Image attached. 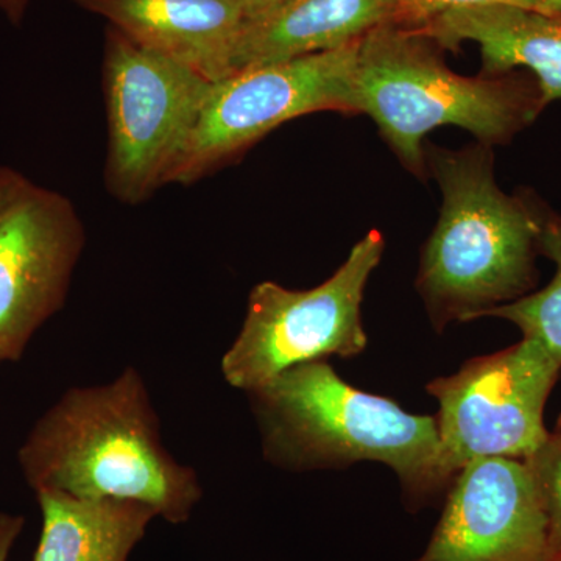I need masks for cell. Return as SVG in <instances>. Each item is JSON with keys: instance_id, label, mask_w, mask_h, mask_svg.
Instances as JSON below:
<instances>
[{"instance_id": "cell-1", "label": "cell", "mask_w": 561, "mask_h": 561, "mask_svg": "<svg viewBox=\"0 0 561 561\" xmlns=\"http://www.w3.org/2000/svg\"><path fill=\"white\" fill-rule=\"evenodd\" d=\"M18 460L35 493L136 501L169 524L190 522L203 500L197 471L165 448L135 367L113 381L65 391L28 432Z\"/></svg>"}, {"instance_id": "cell-2", "label": "cell", "mask_w": 561, "mask_h": 561, "mask_svg": "<svg viewBox=\"0 0 561 561\" xmlns=\"http://www.w3.org/2000/svg\"><path fill=\"white\" fill-rule=\"evenodd\" d=\"M247 394L262 451L276 467L302 472L379 461L397 472L411 511L451 486L435 416L357 390L327 360L297 365Z\"/></svg>"}, {"instance_id": "cell-3", "label": "cell", "mask_w": 561, "mask_h": 561, "mask_svg": "<svg viewBox=\"0 0 561 561\" xmlns=\"http://www.w3.org/2000/svg\"><path fill=\"white\" fill-rule=\"evenodd\" d=\"M443 192L440 219L421 256L416 289L435 330L471 321L527 295L535 284L537 198L512 197L494 180L490 146H430Z\"/></svg>"}, {"instance_id": "cell-4", "label": "cell", "mask_w": 561, "mask_h": 561, "mask_svg": "<svg viewBox=\"0 0 561 561\" xmlns=\"http://www.w3.org/2000/svg\"><path fill=\"white\" fill-rule=\"evenodd\" d=\"M442 51L424 33L387 22L359 41L354 68V113L368 114L420 176L427 172L423 139L434 128L456 125L491 147L511 140L542 111L537 81L513 72L461 77Z\"/></svg>"}, {"instance_id": "cell-5", "label": "cell", "mask_w": 561, "mask_h": 561, "mask_svg": "<svg viewBox=\"0 0 561 561\" xmlns=\"http://www.w3.org/2000/svg\"><path fill=\"white\" fill-rule=\"evenodd\" d=\"M214 81L106 28L103 88L108 114L106 187L138 205L168 184Z\"/></svg>"}, {"instance_id": "cell-6", "label": "cell", "mask_w": 561, "mask_h": 561, "mask_svg": "<svg viewBox=\"0 0 561 561\" xmlns=\"http://www.w3.org/2000/svg\"><path fill=\"white\" fill-rule=\"evenodd\" d=\"M383 249L381 232L373 230L313 289L290 290L272 280L256 284L241 331L221 357L225 381L249 393L297 365L360 354L367 346L362 301Z\"/></svg>"}, {"instance_id": "cell-7", "label": "cell", "mask_w": 561, "mask_h": 561, "mask_svg": "<svg viewBox=\"0 0 561 561\" xmlns=\"http://www.w3.org/2000/svg\"><path fill=\"white\" fill-rule=\"evenodd\" d=\"M357 49L359 41L214 81L168 184L203 179L295 117L317 111L354 113Z\"/></svg>"}, {"instance_id": "cell-8", "label": "cell", "mask_w": 561, "mask_h": 561, "mask_svg": "<svg viewBox=\"0 0 561 561\" xmlns=\"http://www.w3.org/2000/svg\"><path fill=\"white\" fill-rule=\"evenodd\" d=\"M561 365L537 342L468 360L426 390L438 401L443 465L451 478L479 459L527 460L548 440L542 413Z\"/></svg>"}, {"instance_id": "cell-9", "label": "cell", "mask_w": 561, "mask_h": 561, "mask_svg": "<svg viewBox=\"0 0 561 561\" xmlns=\"http://www.w3.org/2000/svg\"><path fill=\"white\" fill-rule=\"evenodd\" d=\"M84 243L73 203L25 181L0 216V364L20 360L60 311Z\"/></svg>"}, {"instance_id": "cell-10", "label": "cell", "mask_w": 561, "mask_h": 561, "mask_svg": "<svg viewBox=\"0 0 561 561\" xmlns=\"http://www.w3.org/2000/svg\"><path fill=\"white\" fill-rule=\"evenodd\" d=\"M415 561H549L548 522L526 461L486 457L465 465Z\"/></svg>"}, {"instance_id": "cell-11", "label": "cell", "mask_w": 561, "mask_h": 561, "mask_svg": "<svg viewBox=\"0 0 561 561\" xmlns=\"http://www.w3.org/2000/svg\"><path fill=\"white\" fill-rule=\"evenodd\" d=\"M146 49L210 81L230 77L242 11L231 0H70Z\"/></svg>"}, {"instance_id": "cell-12", "label": "cell", "mask_w": 561, "mask_h": 561, "mask_svg": "<svg viewBox=\"0 0 561 561\" xmlns=\"http://www.w3.org/2000/svg\"><path fill=\"white\" fill-rule=\"evenodd\" d=\"M415 31L430 36L442 49L478 44L481 76H507L518 68L530 70L540 90L542 110L561 101V14L489 3L448 11Z\"/></svg>"}, {"instance_id": "cell-13", "label": "cell", "mask_w": 561, "mask_h": 561, "mask_svg": "<svg viewBox=\"0 0 561 561\" xmlns=\"http://www.w3.org/2000/svg\"><path fill=\"white\" fill-rule=\"evenodd\" d=\"M391 18L390 0H283L243 21L232 44L230 76L342 49Z\"/></svg>"}, {"instance_id": "cell-14", "label": "cell", "mask_w": 561, "mask_h": 561, "mask_svg": "<svg viewBox=\"0 0 561 561\" xmlns=\"http://www.w3.org/2000/svg\"><path fill=\"white\" fill-rule=\"evenodd\" d=\"M43 529L32 561H128L157 513L125 500L36 491Z\"/></svg>"}, {"instance_id": "cell-15", "label": "cell", "mask_w": 561, "mask_h": 561, "mask_svg": "<svg viewBox=\"0 0 561 561\" xmlns=\"http://www.w3.org/2000/svg\"><path fill=\"white\" fill-rule=\"evenodd\" d=\"M538 253L556 264V276L545 289L497 306L483 317L512 321L524 339L537 342L561 365V216L538 202Z\"/></svg>"}, {"instance_id": "cell-16", "label": "cell", "mask_w": 561, "mask_h": 561, "mask_svg": "<svg viewBox=\"0 0 561 561\" xmlns=\"http://www.w3.org/2000/svg\"><path fill=\"white\" fill-rule=\"evenodd\" d=\"M526 461L548 522L549 561L561 556V440H548Z\"/></svg>"}, {"instance_id": "cell-17", "label": "cell", "mask_w": 561, "mask_h": 561, "mask_svg": "<svg viewBox=\"0 0 561 561\" xmlns=\"http://www.w3.org/2000/svg\"><path fill=\"white\" fill-rule=\"evenodd\" d=\"M390 3L391 13H393L391 24L408 28L424 27L435 18L442 16L448 11L489 5V3H508V5L540 10L534 0H390Z\"/></svg>"}, {"instance_id": "cell-18", "label": "cell", "mask_w": 561, "mask_h": 561, "mask_svg": "<svg viewBox=\"0 0 561 561\" xmlns=\"http://www.w3.org/2000/svg\"><path fill=\"white\" fill-rule=\"evenodd\" d=\"M24 516L0 512V561H9L18 538L24 530Z\"/></svg>"}, {"instance_id": "cell-19", "label": "cell", "mask_w": 561, "mask_h": 561, "mask_svg": "<svg viewBox=\"0 0 561 561\" xmlns=\"http://www.w3.org/2000/svg\"><path fill=\"white\" fill-rule=\"evenodd\" d=\"M25 181L27 179L22 173L10 168H0V216L10 205V202L13 201L18 191L24 186Z\"/></svg>"}, {"instance_id": "cell-20", "label": "cell", "mask_w": 561, "mask_h": 561, "mask_svg": "<svg viewBox=\"0 0 561 561\" xmlns=\"http://www.w3.org/2000/svg\"><path fill=\"white\" fill-rule=\"evenodd\" d=\"M31 2L32 0H0V11L5 14L11 24L20 25Z\"/></svg>"}, {"instance_id": "cell-21", "label": "cell", "mask_w": 561, "mask_h": 561, "mask_svg": "<svg viewBox=\"0 0 561 561\" xmlns=\"http://www.w3.org/2000/svg\"><path fill=\"white\" fill-rule=\"evenodd\" d=\"M231 2L242 11L243 18L249 20V18L262 13V11L272 9L273 5L283 2V0H231Z\"/></svg>"}, {"instance_id": "cell-22", "label": "cell", "mask_w": 561, "mask_h": 561, "mask_svg": "<svg viewBox=\"0 0 561 561\" xmlns=\"http://www.w3.org/2000/svg\"><path fill=\"white\" fill-rule=\"evenodd\" d=\"M534 2L546 13L561 14V0H534Z\"/></svg>"}, {"instance_id": "cell-23", "label": "cell", "mask_w": 561, "mask_h": 561, "mask_svg": "<svg viewBox=\"0 0 561 561\" xmlns=\"http://www.w3.org/2000/svg\"><path fill=\"white\" fill-rule=\"evenodd\" d=\"M553 437L560 438L561 440V416L559 423H557L556 431L552 432Z\"/></svg>"}, {"instance_id": "cell-24", "label": "cell", "mask_w": 561, "mask_h": 561, "mask_svg": "<svg viewBox=\"0 0 561 561\" xmlns=\"http://www.w3.org/2000/svg\"><path fill=\"white\" fill-rule=\"evenodd\" d=\"M551 561H561V556L560 557H556V559H552Z\"/></svg>"}]
</instances>
